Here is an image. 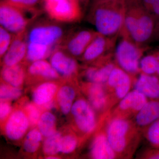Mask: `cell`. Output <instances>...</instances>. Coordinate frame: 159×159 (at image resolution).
<instances>
[{
  "label": "cell",
  "mask_w": 159,
  "mask_h": 159,
  "mask_svg": "<svg viewBox=\"0 0 159 159\" xmlns=\"http://www.w3.org/2000/svg\"><path fill=\"white\" fill-rule=\"evenodd\" d=\"M40 142L31 139H26L24 143V148L27 152L33 153L38 149Z\"/></svg>",
  "instance_id": "33"
},
{
  "label": "cell",
  "mask_w": 159,
  "mask_h": 159,
  "mask_svg": "<svg viewBox=\"0 0 159 159\" xmlns=\"http://www.w3.org/2000/svg\"><path fill=\"white\" fill-rule=\"evenodd\" d=\"M149 12L159 22V0L152 6Z\"/></svg>",
  "instance_id": "36"
},
{
  "label": "cell",
  "mask_w": 159,
  "mask_h": 159,
  "mask_svg": "<svg viewBox=\"0 0 159 159\" xmlns=\"http://www.w3.org/2000/svg\"><path fill=\"white\" fill-rule=\"evenodd\" d=\"M57 90V86L53 82L43 83L35 89L32 99L35 104L45 105L51 102Z\"/></svg>",
  "instance_id": "22"
},
{
  "label": "cell",
  "mask_w": 159,
  "mask_h": 159,
  "mask_svg": "<svg viewBox=\"0 0 159 159\" xmlns=\"http://www.w3.org/2000/svg\"><path fill=\"white\" fill-rule=\"evenodd\" d=\"M42 134L40 131L37 129H34L30 131L27 134L26 139H31L37 142H40L42 139Z\"/></svg>",
  "instance_id": "35"
},
{
  "label": "cell",
  "mask_w": 159,
  "mask_h": 159,
  "mask_svg": "<svg viewBox=\"0 0 159 159\" xmlns=\"http://www.w3.org/2000/svg\"><path fill=\"white\" fill-rule=\"evenodd\" d=\"M25 76V68L20 63L11 66H4L1 76L4 81L12 86L19 87L23 84Z\"/></svg>",
  "instance_id": "21"
},
{
  "label": "cell",
  "mask_w": 159,
  "mask_h": 159,
  "mask_svg": "<svg viewBox=\"0 0 159 159\" xmlns=\"http://www.w3.org/2000/svg\"><path fill=\"white\" fill-rule=\"evenodd\" d=\"M134 89L152 99H159V78L141 73L134 82Z\"/></svg>",
  "instance_id": "17"
},
{
  "label": "cell",
  "mask_w": 159,
  "mask_h": 159,
  "mask_svg": "<svg viewBox=\"0 0 159 159\" xmlns=\"http://www.w3.org/2000/svg\"><path fill=\"white\" fill-rule=\"evenodd\" d=\"M92 3L100 2H106V1H111V0H91Z\"/></svg>",
  "instance_id": "41"
},
{
  "label": "cell",
  "mask_w": 159,
  "mask_h": 159,
  "mask_svg": "<svg viewBox=\"0 0 159 159\" xmlns=\"http://www.w3.org/2000/svg\"><path fill=\"white\" fill-rule=\"evenodd\" d=\"M61 138V134L57 132L47 137L43 145L44 152L49 156H51L59 152L60 142Z\"/></svg>",
  "instance_id": "26"
},
{
  "label": "cell",
  "mask_w": 159,
  "mask_h": 159,
  "mask_svg": "<svg viewBox=\"0 0 159 159\" xmlns=\"http://www.w3.org/2000/svg\"><path fill=\"white\" fill-rule=\"evenodd\" d=\"M29 122L32 125L37 124L40 118V114L38 109L32 104H28L26 107Z\"/></svg>",
  "instance_id": "32"
},
{
  "label": "cell",
  "mask_w": 159,
  "mask_h": 159,
  "mask_svg": "<svg viewBox=\"0 0 159 159\" xmlns=\"http://www.w3.org/2000/svg\"><path fill=\"white\" fill-rule=\"evenodd\" d=\"M154 53L156 55L158 61V67L156 75L158 77H159V50H158V51H156V52H155Z\"/></svg>",
  "instance_id": "39"
},
{
  "label": "cell",
  "mask_w": 159,
  "mask_h": 159,
  "mask_svg": "<svg viewBox=\"0 0 159 159\" xmlns=\"http://www.w3.org/2000/svg\"><path fill=\"white\" fill-rule=\"evenodd\" d=\"M42 4L49 18L57 22H77L82 18V8L78 0H42Z\"/></svg>",
  "instance_id": "7"
},
{
  "label": "cell",
  "mask_w": 159,
  "mask_h": 159,
  "mask_svg": "<svg viewBox=\"0 0 159 159\" xmlns=\"http://www.w3.org/2000/svg\"><path fill=\"white\" fill-rule=\"evenodd\" d=\"M158 1L159 0H140L143 6H145L148 11H150L152 6Z\"/></svg>",
  "instance_id": "37"
},
{
  "label": "cell",
  "mask_w": 159,
  "mask_h": 159,
  "mask_svg": "<svg viewBox=\"0 0 159 159\" xmlns=\"http://www.w3.org/2000/svg\"><path fill=\"white\" fill-rule=\"evenodd\" d=\"M146 157L149 159H159V150L153 151L148 154Z\"/></svg>",
  "instance_id": "38"
},
{
  "label": "cell",
  "mask_w": 159,
  "mask_h": 159,
  "mask_svg": "<svg viewBox=\"0 0 159 159\" xmlns=\"http://www.w3.org/2000/svg\"><path fill=\"white\" fill-rule=\"evenodd\" d=\"M126 0H111L91 3L88 21L99 34L116 37L123 27Z\"/></svg>",
  "instance_id": "2"
},
{
  "label": "cell",
  "mask_w": 159,
  "mask_h": 159,
  "mask_svg": "<svg viewBox=\"0 0 159 159\" xmlns=\"http://www.w3.org/2000/svg\"><path fill=\"white\" fill-rule=\"evenodd\" d=\"M147 102L148 98L144 94L135 89L130 91L118 102L112 117L129 119L133 116L135 117Z\"/></svg>",
  "instance_id": "12"
},
{
  "label": "cell",
  "mask_w": 159,
  "mask_h": 159,
  "mask_svg": "<svg viewBox=\"0 0 159 159\" xmlns=\"http://www.w3.org/2000/svg\"><path fill=\"white\" fill-rule=\"evenodd\" d=\"M155 37L159 38V23L158 24L157 28L156 34Z\"/></svg>",
  "instance_id": "42"
},
{
  "label": "cell",
  "mask_w": 159,
  "mask_h": 159,
  "mask_svg": "<svg viewBox=\"0 0 159 159\" xmlns=\"http://www.w3.org/2000/svg\"><path fill=\"white\" fill-rule=\"evenodd\" d=\"M21 91L18 87L3 84L0 88V97L2 100H14L21 95Z\"/></svg>",
  "instance_id": "29"
},
{
  "label": "cell",
  "mask_w": 159,
  "mask_h": 159,
  "mask_svg": "<svg viewBox=\"0 0 159 159\" xmlns=\"http://www.w3.org/2000/svg\"><path fill=\"white\" fill-rule=\"evenodd\" d=\"M75 96L76 93L74 89L69 86H64L57 92V102L61 110L65 115H67L71 111Z\"/></svg>",
  "instance_id": "23"
},
{
  "label": "cell",
  "mask_w": 159,
  "mask_h": 159,
  "mask_svg": "<svg viewBox=\"0 0 159 159\" xmlns=\"http://www.w3.org/2000/svg\"><path fill=\"white\" fill-rule=\"evenodd\" d=\"M15 35L0 26V56L2 58L8 51L14 39Z\"/></svg>",
  "instance_id": "28"
},
{
  "label": "cell",
  "mask_w": 159,
  "mask_h": 159,
  "mask_svg": "<svg viewBox=\"0 0 159 159\" xmlns=\"http://www.w3.org/2000/svg\"><path fill=\"white\" fill-rule=\"evenodd\" d=\"M29 76L47 79H56L59 77V74L44 59L36 61L31 63L28 68Z\"/></svg>",
  "instance_id": "20"
},
{
  "label": "cell",
  "mask_w": 159,
  "mask_h": 159,
  "mask_svg": "<svg viewBox=\"0 0 159 159\" xmlns=\"http://www.w3.org/2000/svg\"><path fill=\"white\" fill-rule=\"evenodd\" d=\"M66 32L60 23L50 19L36 20L28 28L27 43L54 50L60 44Z\"/></svg>",
  "instance_id": "4"
},
{
  "label": "cell",
  "mask_w": 159,
  "mask_h": 159,
  "mask_svg": "<svg viewBox=\"0 0 159 159\" xmlns=\"http://www.w3.org/2000/svg\"><path fill=\"white\" fill-rule=\"evenodd\" d=\"M11 110V107L8 102H1L0 105V118L1 120L6 119L10 113Z\"/></svg>",
  "instance_id": "34"
},
{
  "label": "cell",
  "mask_w": 159,
  "mask_h": 159,
  "mask_svg": "<svg viewBox=\"0 0 159 159\" xmlns=\"http://www.w3.org/2000/svg\"><path fill=\"white\" fill-rule=\"evenodd\" d=\"M75 58L58 46L50 56V63L58 74L70 77L77 74L78 70V64Z\"/></svg>",
  "instance_id": "13"
},
{
  "label": "cell",
  "mask_w": 159,
  "mask_h": 159,
  "mask_svg": "<svg viewBox=\"0 0 159 159\" xmlns=\"http://www.w3.org/2000/svg\"><path fill=\"white\" fill-rule=\"evenodd\" d=\"M159 119V99L148 101L134 117L137 127L146 128Z\"/></svg>",
  "instance_id": "18"
},
{
  "label": "cell",
  "mask_w": 159,
  "mask_h": 159,
  "mask_svg": "<svg viewBox=\"0 0 159 159\" xmlns=\"http://www.w3.org/2000/svg\"><path fill=\"white\" fill-rule=\"evenodd\" d=\"M91 156L95 159H113L117 157L111 147L106 133L98 134L94 139L91 148Z\"/></svg>",
  "instance_id": "19"
},
{
  "label": "cell",
  "mask_w": 159,
  "mask_h": 159,
  "mask_svg": "<svg viewBox=\"0 0 159 159\" xmlns=\"http://www.w3.org/2000/svg\"><path fill=\"white\" fill-rule=\"evenodd\" d=\"M133 76L117 65L111 72L105 84L112 103L119 101L130 91Z\"/></svg>",
  "instance_id": "9"
},
{
  "label": "cell",
  "mask_w": 159,
  "mask_h": 159,
  "mask_svg": "<svg viewBox=\"0 0 159 159\" xmlns=\"http://www.w3.org/2000/svg\"><path fill=\"white\" fill-rule=\"evenodd\" d=\"M145 136L152 146L159 148V119L146 127Z\"/></svg>",
  "instance_id": "27"
},
{
  "label": "cell",
  "mask_w": 159,
  "mask_h": 159,
  "mask_svg": "<svg viewBox=\"0 0 159 159\" xmlns=\"http://www.w3.org/2000/svg\"><path fill=\"white\" fill-rule=\"evenodd\" d=\"M106 133L117 157L129 153L138 137L135 124L129 119L119 117H112L108 122Z\"/></svg>",
  "instance_id": "3"
},
{
  "label": "cell",
  "mask_w": 159,
  "mask_h": 159,
  "mask_svg": "<svg viewBox=\"0 0 159 159\" xmlns=\"http://www.w3.org/2000/svg\"><path fill=\"white\" fill-rule=\"evenodd\" d=\"M118 37H108L98 33L80 58L86 63L94 62L112 53Z\"/></svg>",
  "instance_id": "11"
},
{
  "label": "cell",
  "mask_w": 159,
  "mask_h": 159,
  "mask_svg": "<svg viewBox=\"0 0 159 159\" xmlns=\"http://www.w3.org/2000/svg\"><path fill=\"white\" fill-rule=\"evenodd\" d=\"M119 36L120 38L117 43L116 42L114 49L115 61L120 68L135 76L141 72L140 62L145 47L138 45L122 31Z\"/></svg>",
  "instance_id": "6"
},
{
  "label": "cell",
  "mask_w": 159,
  "mask_h": 159,
  "mask_svg": "<svg viewBox=\"0 0 159 159\" xmlns=\"http://www.w3.org/2000/svg\"><path fill=\"white\" fill-rule=\"evenodd\" d=\"M158 23L140 0H126L121 31L138 45L145 47L154 38Z\"/></svg>",
  "instance_id": "1"
},
{
  "label": "cell",
  "mask_w": 159,
  "mask_h": 159,
  "mask_svg": "<svg viewBox=\"0 0 159 159\" xmlns=\"http://www.w3.org/2000/svg\"><path fill=\"white\" fill-rule=\"evenodd\" d=\"M89 83L87 96L89 102L94 109L102 111L112 104L105 84Z\"/></svg>",
  "instance_id": "15"
},
{
  "label": "cell",
  "mask_w": 159,
  "mask_h": 159,
  "mask_svg": "<svg viewBox=\"0 0 159 159\" xmlns=\"http://www.w3.org/2000/svg\"><path fill=\"white\" fill-rule=\"evenodd\" d=\"M158 67V61L154 52L144 56L140 60V72L143 74L150 75L156 74Z\"/></svg>",
  "instance_id": "25"
},
{
  "label": "cell",
  "mask_w": 159,
  "mask_h": 159,
  "mask_svg": "<svg viewBox=\"0 0 159 159\" xmlns=\"http://www.w3.org/2000/svg\"><path fill=\"white\" fill-rule=\"evenodd\" d=\"M77 140L74 136L68 135L61 137L60 142L59 151L63 153L73 152L77 146Z\"/></svg>",
  "instance_id": "30"
},
{
  "label": "cell",
  "mask_w": 159,
  "mask_h": 159,
  "mask_svg": "<svg viewBox=\"0 0 159 159\" xmlns=\"http://www.w3.org/2000/svg\"><path fill=\"white\" fill-rule=\"evenodd\" d=\"M27 30L15 35L11 45L2 58L4 66L15 65L25 59L27 50Z\"/></svg>",
  "instance_id": "14"
},
{
  "label": "cell",
  "mask_w": 159,
  "mask_h": 159,
  "mask_svg": "<svg viewBox=\"0 0 159 159\" xmlns=\"http://www.w3.org/2000/svg\"><path fill=\"white\" fill-rule=\"evenodd\" d=\"M38 125L43 136H50L56 132V118L53 114L46 112L41 116Z\"/></svg>",
  "instance_id": "24"
},
{
  "label": "cell",
  "mask_w": 159,
  "mask_h": 159,
  "mask_svg": "<svg viewBox=\"0 0 159 159\" xmlns=\"http://www.w3.org/2000/svg\"><path fill=\"white\" fill-rule=\"evenodd\" d=\"M13 6L26 9H39L38 7L42 0H1Z\"/></svg>",
  "instance_id": "31"
},
{
  "label": "cell",
  "mask_w": 159,
  "mask_h": 159,
  "mask_svg": "<svg viewBox=\"0 0 159 159\" xmlns=\"http://www.w3.org/2000/svg\"><path fill=\"white\" fill-rule=\"evenodd\" d=\"M77 128L84 134L91 133L97 125L96 115L89 102L79 99L75 102L71 110Z\"/></svg>",
  "instance_id": "10"
},
{
  "label": "cell",
  "mask_w": 159,
  "mask_h": 159,
  "mask_svg": "<svg viewBox=\"0 0 159 159\" xmlns=\"http://www.w3.org/2000/svg\"><path fill=\"white\" fill-rule=\"evenodd\" d=\"M95 30L77 29L66 32L59 47L75 57H80L98 34Z\"/></svg>",
  "instance_id": "8"
},
{
  "label": "cell",
  "mask_w": 159,
  "mask_h": 159,
  "mask_svg": "<svg viewBox=\"0 0 159 159\" xmlns=\"http://www.w3.org/2000/svg\"><path fill=\"white\" fill-rule=\"evenodd\" d=\"M29 123L28 116L22 111L13 112L6 123L5 132L6 136L12 140L20 139L25 134Z\"/></svg>",
  "instance_id": "16"
},
{
  "label": "cell",
  "mask_w": 159,
  "mask_h": 159,
  "mask_svg": "<svg viewBox=\"0 0 159 159\" xmlns=\"http://www.w3.org/2000/svg\"><path fill=\"white\" fill-rule=\"evenodd\" d=\"M42 11L39 9H22L1 0V26L16 35L27 30L37 20Z\"/></svg>",
  "instance_id": "5"
},
{
  "label": "cell",
  "mask_w": 159,
  "mask_h": 159,
  "mask_svg": "<svg viewBox=\"0 0 159 159\" xmlns=\"http://www.w3.org/2000/svg\"><path fill=\"white\" fill-rule=\"evenodd\" d=\"M80 3V5L81 4H86L89 3L91 0H78Z\"/></svg>",
  "instance_id": "40"
}]
</instances>
